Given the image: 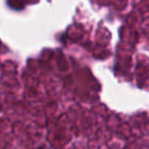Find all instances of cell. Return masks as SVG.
I'll use <instances>...</instances> for the list:
<instances>
[{
    "label": "cell",
    "mask_w": 149,
    "mask_h": 149,
    "mask_svg": "<svg viewBox=\"0 0 149 149\" xmlns=\"http://www.w3.org/2000/svg\"><path fill=\"white\" fill-rule=\"evenodd\" d=\"M39 149H45V148H42V147H41V148H39Z\"/></svg>",
    "instance_id": "6da1fadb"
}]
</instances>
